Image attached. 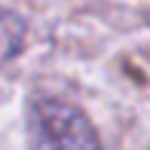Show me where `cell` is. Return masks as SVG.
Segmentation results:
<instances>
[{
  "instance_id": "cell-2",
  "label": "cell",
  "mask_w": 150,
  "mask_h": 150,
  "mask_svg": "<svg viewBox=\"0 0 150 150\" xmlns=\"http://www.w3.org/2000/svg\"><path fill=\"white\" fill-rule=\"evenodd\" d=\"M25 37H28V22L18 12L0 6V67L9 64L25 49Z\"/></svg>"
},
{
  "instance_id": "cell-1",
  "label": "cell",
  "mask_w": 150,
  "mask_h": 150,
  "mask_svg": "<svg viewBox=\"0 0 150 150\" xmlns=\"http://www.w3.org/2000/svg\"><path fill=\"white\" fill-rule=\"evenodd\" d=\"M28 150H104L98 129L77 104L37 95L28 104Z\"/></svg>"
}]
</instances>
